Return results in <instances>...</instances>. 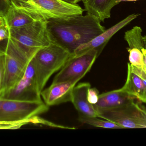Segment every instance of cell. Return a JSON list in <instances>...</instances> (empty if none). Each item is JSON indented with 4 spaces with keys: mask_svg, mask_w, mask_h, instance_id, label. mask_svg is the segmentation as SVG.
<instances>
[{
    "mask_svg": "<svg viewBox=\"0 0 146 146\" xmlns=\"http://www.w3.org/2000/svg\"><path fill=\"white\" fill-rule=\"evenodd\" d=\"M98 117H90L79 116L78 120L80 122L84 124H88L97 127L111 129H121V127L116 123L108 121L98 119Z\"/></svg>",
    "mask_w": 146,
    "mask_h": 146,
    "instance_id": "18",
    "label": "cell"
},
{
    "mask_svg": "<svg viewBox=\"0 0 146 146\" xmlns=\"http://www.w3.org/2000/svg\"><path fill=\"white\" fill-rule=\"evenodd\" d=\"M134 98L121 88L100 94L98 101L93 105L96 110L109 109L124 105Z\"/></svg>",
    "mask_w": 146,
    "mask_h": 146,
    "instance_id": "14",
    "label": "cell"
},
{
    "mask_svg": "<svg viewBox=\"0 0 146 146\" xmlns=\"http://www.w3.org/2000/svg\"><path fill=\"white\" fill-rule=\"evenodd\" d=\"M116 0H83L84 10L104 22L111 17L112 9L117 5Z\"/></svg>",
    "mask_w": 146,
    "mask_h": 146,
    "instance_id": "16",
    "label": "cell"
},
{
    "mask_svg": "<svg viewBox=\"0 0 146 146\" xmlns=\"http://www.w3.org/2000/svg\"><path fill=\"white\" fill-rule=\"evenodd\" d=\"M129 53V63L133 67L141 69L146 74V68L144 61V57L141 50L137 48H127Z\"/></svg>",
    "mask_w": 146,
    "mask_h": 146,
    "instance_id": "19",
    "label": "cell"
},
{
    "mask_svg": "<svg viewBox=\"0 0 146 146\" xmlns=\"http://www.w3.org/2000/svg\"><path fill=\"white\" fill-rule=\"evenodd\" d=\"M9 30L11 38L33 53H36L52 42L45 21H36L22 27Z\"/></svg>",
    "mask_w": 146,
    "mask_h": 146,
    "instance_id": "7",
    "label": "cell"
},
{
    "mask_svg": "<svg viewBox=\"0 0 146 146\" xmlns=\"http://www.w3.org/2000/svg\"><path fill=\"white\" fill-rule=\"evenodd\" d=\"M47 27L52 41L72 54L80 45L88 43L106 30L100 20L89 13L68 19L49 20Z\"/></svg>",
    "mask_w": 146,
    "mask_h": 146,
    "instance_id": "1",
    "label": "cell"
},
{
    "mask_svg": "<svg viewBox=\"0 0 146 146\" xmlns=\"http://www.w3.org/2000/svg\"><path fill=\"white\" fill-rule=\"evenodd\" d=\"M96 110L99 118L112 122L122 129L146 128V109L134 99L120 107Z\"/></svg>",
    "mask_w": 146,
    "mask_h": 146,
    "instance_id": "6",
    "label": "cell"
},
{
    "mask_svg": "<svg viewBox=\"0 0 146 146\" xmlns=\"http://www.w3.org/2000/svg\"><path fill=\"white\" fill-rule=\"evenodd\" d=\"M10 37L9 28L5 24L0 27V43L8 39Z\"/></svg>",
    "mask_w": 146,
    "mask_h": 146,
    "instance_id": "22",
    "label": "cell"
},
{
    "mask_svg": "<svg viewBox=\"0 0 146 146\" xmlns=\"http://www.w3.org/2000/svg\"><path fill=\"white\" fill-rule=\"evenodd\" d=\"M142 53L143 54V57H144V61L145 63V66L146 68V49L145 47L142 49L141 50Z\"/></svg>",
    "mask_w": 146,
    "mask_h": 146,
    "instance_id": "26",
    "label": "cell"
},
{
    "mask_svg": "<svg viewBox=\"0 0 146 146\" xmlns=\"http://www.w3.org/2000/svg\"><path fill=\"white\" fill-rule=\"evenodd\" d=\"M91 87L88 82H82L74 87L72 103L79 113V116L99 117L98 113L93 105L88 100V91Z\"/></svg>",
    "mask_w": 146,
    "mask_h": 146,
    "instance_id": "13",
    "label": "cell"
},
{
    "mask_svg": "<svg viewBox=\"0 0 146 146\" xmlns=\"http://www.w3.org/2000/svg\"><path fill=\"white\" fill-rule=\"evenodd\" d=\"M37 17L48 21L53 19H68L82 15L85 11L78 4L62 0H10Z\"/></svg>",
    "mask_w": 146,
    "mask_h": 146,
    "instance_id": "4",
    "label": "cell"
},
{
    "mask_svg": "<svg viewBox=\"0 0 146 146\" xmlns=\"http://www.w3.org/2000/svg\"><path fill=\"white\" fill-rule=\"evenodd\" d=\"M73 55L53 41L36 53L32 60L41 93L50 77L60 70Z\"/></svg>",
    "mask_w": 146,
    "mask_h": 146,
    "instance_id": "3",
    "label": "cell"
},
{
    "mask_svg": "<svg viewBox=\"0 0 146 146\" xmlns=\"http://www.w3.org/2000/svg\"><path fill=\"white\" fill-rule=\"evenodd\" d=\"M68 3H71V4H76L80 2L83 1V0H62Z\"/></svg>",
    "mask_w": 146,
    "mask_h": 146,
    "instance_id": "25",
    "label": "cell"
},
{
    "mask_svg": "<svg viewBox=\"0 0 146 146\" xmlns=\"http://www.w3.org/2000/svg\"><path fill=\"white\" fill-rule=\"evenodd\" d=\"M49 106L43 101L27 102L0 98V124H27L45 113Z\"/></svg>",
    "mask_w": 146,
    "mask_h": 146,
    "instance_id": "5",
    "label": "cell"
},
{
    "mask_svg": "<svg viewBox=\"0 0 146 146\" xmlns=\"http://www.w3.org/2000/svg\"><path fill=\"white\" fill-rule=\"evenodd\" d=\"M78 81L69 80L52 83L41 93L44 102L48 106L72 102L73 89Z\"/></svg>",
    "mask_w": 146,
    "mask_h": 146,
    "instance_id": "11",
    "label": "cell"
},
{
    "mask_svg": "<svg viewBox=\"0 0 146 146\" xmlns=\"http://www.w3.org/2000/svg\"><path fill=\"white\" fill-rule=\"evenodd\" d=\"M139 1V0H116V3L117 5L118 3L122 2H128V1Z\"/></svg>",
    "mask_w": 146,
    "mask_h": 146,
    "instance_id": "28",
    "label": "cell"
},
{
    "mask_svg": "<svg viewBox=\"0 0 146 146\" xmlns=\"http://www.w3.org/2000/svg\"><path fill=\"white\" fill-rule=\"evenodd\" d=\"M9 10L4 17L9 29L18 28L36 21H42L11 1Z\"/></svg>",
    "mask_w": 146,
    "mask_h": 146,
    "instance_id": "15",
    "label": "cell"
},
{
    "mask_svg": "<svg viewBox=\"0 0 146 146\" xmlns=\"http://www.w3.org/2000/svg\"><path fill=\"white\" fill-rule=\"evenodd\" d=\"M143 42H144V46L146 49V35L143 37Z\"/></svg>",
    "mask_w": 146,
    "mask_h": 146,
    "instance_id": "29",
    "label": "cell"
},
{
    "mask_svg": "<svg viewBox=\"0 0 146 146\" xmlns=\"http://www.w3.org/2000/svg\"><path fill=\"white\" fill-rule=\"evenodd\" d=\"M23 124H0V129H18L20 128L21 126L24 125Z\"/></svg>",
    "mask_w": 146,
    "mask_h": 146,
    "instance_id": "24",
    "label": "cell"
},
{
    "mask_svg": "<svg viewBox=\"0 0 146 146\" xmlns=\"http://www.w3.org/2000/svg\"><path fill=\"white\" fill-rule=\"evenodd\" d=\"M0 98L27 102L42 101L32 59L22 78Z\"/></svg>",
    "mask_w": 146,
    "mask_h": 146,
    "instance_id": "8",
    "label": "cell"
},
{
    "mask_svg": "<svg viewBox=\"0 0 146 146\" xmlns=\"http://www.w3.org/2000/svg\"><path fill=\"white\" fill-rule=\"evenodd\" d=\"M98 57L94 51L79 56L73 55L55 76L52 83L73 80L80 81L90 71Z\"/></svg>",
    "mask_w": 146,
    "mask_h": 146,
    "instance_id": "9",
    "label": "cell"
},
{
    "mask_svg": "<svg viewBox=\"0 0 146 146\" xmlns=\"http://www.w3.org/2000/svg\"><path fill=\"white\" fill-rule=\"evenodd\" d=\"M0 50L4 54V76L0 97L13 88L22 78L30 61L36 53L22 47L10 37Z\"/></svg>",
    "mask_w": 146,
    "mask_h": 146,
    "instance_id": "2",
    "label": "cell"
},
{
    "mask_svg": "<svg viewBox=\"0 0 146 146\" xmlns=\"http://www.w3.org/2000/svg\"><path fill=\"white\" fill-rule=\"evenodd\" d=\"M139 15V14H132L129 15L110 28L106 30L88 43L80 45L74 51V55H80L88 51H94L97 52L99 56L111 38L122 28L136 19Z\"/></svg>",
    "mask_w": 146,
    "mask_h": 146,
    "instance_id": "10",
    "label": "cell"
},
{
    "mask_svg": "<svg viewBox=\"0 0 146 146\" xmlns=\"http://www.w3.org/2000/svg\"><path fill=\"white\" fill-rule=\"evenodd\" d=\"M4 54L0 50V91L4 76Z\"/></svg>",
    "mask_w": 146,
    "mask_h": 146,
    "instance_id": "23",
    "label": "cell"
},
{
    "mask_svg": "<svg viewBox=\"0 0 146 146\" xmlns=\"http://www.w3.org/2000/svg\"><path fill=\"white\" fill-rule=\"evenodd\" d=\"M6 24L5 20L3 16L0 15V27Z\"/></svg>",
    "mask_w": 146,
    "mask_h": 146,
    "instance_id": "27",
    "label": "cell"
},
{
    "mask_svg": "<svg viewBox=\"0 0 146 146\" xmlns=\"http://www.w3.org/2000/svg\"><path fill=\"white\" fill-rule=\"evenodd\" d=\"M99 92L96 88L90 87L88 91L87 98L88 102L92 105L97 103L98 101Z\"/></svg>",
    "mask_w": 146,
    "mask_h": 146,
    "instance_id": "20",
    "label": "cell"
},
{
    "mask_svg": "<svg viewBox=\"0 0 146 146\" xmlns=\"http://www.w3.org/2000/svg\"><path fill=\"white\" fill-rule=\"evenodd\" d=\"M142 30L139 26H135L125 32L124 39L129 48H137L142 50L145 47L143 42Z\"/></svg>",
    "mask_w": 146,
    "mask_h": 146,
    "instance_id": "17",
    "label": "cell"
},
{
    "mask_svg": "<svg viewBox=\"0 0 146 146\" xmlns=\"http://www.w3.org/2000/svg\"><path fill=\"white\" fill-rule=\"evenodd\" d=\"M10 0H0V15L6 16L11 7Z\"/></svg>",
    "mask_w": 146,
    "mask_h": 146,
    "instance_id": "21",
    "label": "cell"
},
{
    "mask_svg": "<svg viewBox=\"0 0 146 146\" xmlns=\"http://www.w3.org/2000/svg\"><path fill=\"white\" fill-rule=\"evenodd\" d=\"M127 66V80L122 89L128 95L146 104V74L129 63Z\"/></svg>",
    "mask_w": 146,
    "mask_h": 146,
    "instance_id": "12",
    "label": "cell"
}]
</instances>
